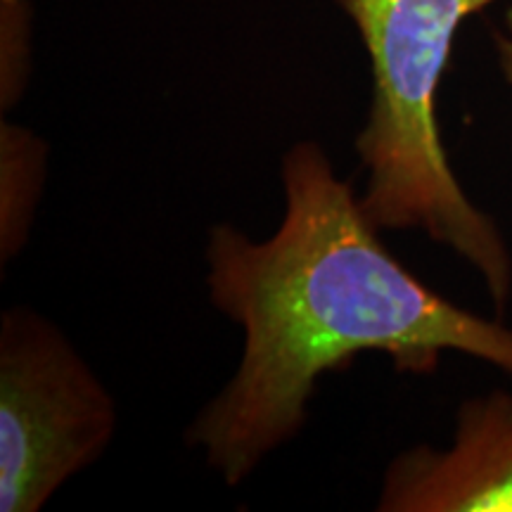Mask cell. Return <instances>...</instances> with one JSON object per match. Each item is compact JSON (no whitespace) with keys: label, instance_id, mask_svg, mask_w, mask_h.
I'll return each instance as SVG.
<instances>
[{"label":"cell","instance_id":"1","mask_svg":"<svg viewBox=\"0 0 512 512\" xmlns=\"http://www.w3.org/2000/svg\"><path fill=\"white\" fill-rule=\"evenodd\" d=\"M280 178L285 216L273 235L219 223L204 249L211 304L240 325L245 347L185 437L228 486L297 437L320 377L361 354L430 375L453 351L512 375V328L408 271L316 140L285 152Z\"/></svg>","mask_w":512,"mask_h":512},{"label":"cell","instance_id":"2","mask_svg":"<svg viewBox=\"0 0 512 512\" xmlns=\"http://www.w3.org/2000/svg\"><path fill=\"white\" fill-rule=\"evenodd\" d=\"M370 62V107L356 136L361 207L380 230H422L475 268L498 316L512 294V254L470 200L441 140L437 93L470 17L498 0H335Z\"/></svg>","mask_w":512,"mask_h":512},{"label":"cell","instance_id":"3","mask_svg":"<svg viewBox=\"0 0 512 512\" xmlns=\"http://www.w3.org/2000/svg\"><path fill=\"white\" fill-rule=\"evenodd\" d=\"M110 389L53 320L0 313V510L38 512L117 432Z\"/></svg>","mask_w":512,"mask_h":512},{"label":"cell","instance_id":"4","mask_svg":"<svg viewBox=\"0 0 512 512\" xmlns=\"http://www.w3.org/2000/svg\"><path fill=\"white\" fill-rule=\"evenodd\" d=\"M380 512H512V394L460 403L446 448L401 451L382 477Z\"/></svg>","mask_w":512,"mask_h":512},{"label":"cell","instance_id":"5","mask_svg":"<svg viewBox=\"0 0 512 512\" xmlns=\"http://www.w3.org/2000/svg\"><path fill=\"white\" fill-rule=\"evenodd\" d=\"M48 181V145L29 128L0 124V261L17 259L29 242Z\"/></svg>","mask_w":512,"mask_h":512},{"label":"cell","instance_id":"6","mask_svg":"<svg viewBox=\"0 0 512 512\" xmlns=\"http://www.w3.org/2000/svg\"><path fill=\"white\" fill-rule=\"evenodd\" d=\"M0 3V110L10 112L29 83L31 8L27 0Z\"/></svg>","mask_w":512,"mask_h":512},{"label":"cell","instance_id":"7","mask_svg":"<svg viewBox=\"0 0 512 512\" xmlns=\"http://www.w3.org/2000/svg\"><path fill=\"white\" fill-rule=\"evenodd\" d=\"M494 48L503 81L508 83V88L512 91V8H508V12L503 15V27L494 31Z\"/></svg>","mask_w":512,"mask_h":512}]
</instances>
